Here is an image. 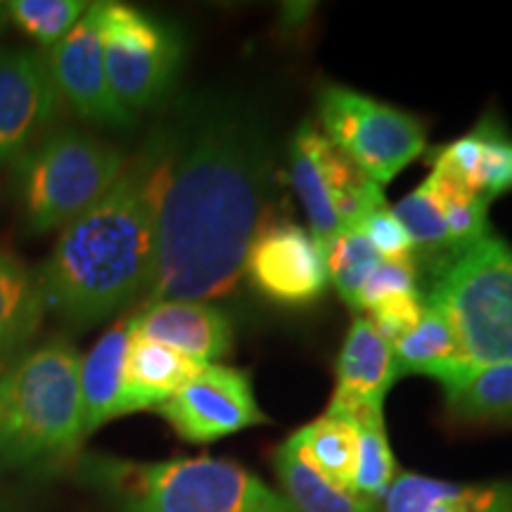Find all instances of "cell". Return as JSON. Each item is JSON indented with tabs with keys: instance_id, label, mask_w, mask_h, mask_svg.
<instances>
[{
	"instance_id": "1",
	"label": "cell",
	"mask_w": 512,
	"mask_h": 512,
	"mask_svg": "<svg viewBox=\"0 0 512 512\" xmlns=\"http://www.w3.org/2000/svg\"><path fill=\"white\" fill-rule=\"evenodd\" d=\"M155 209L147 299L214 302L245 273L271 181V147L252 110L197 93L178 100L140 150Z\"/></svg>"
},
{
	"instance_id": "2",
	"label": "cell",
	"mask_w": 512,
	"mask_h": 512,
	"mask_svg": "<svg viewBox=\"0 0 512 512\" xmlns=\"http://www.w3.org/2000/svg\"><path fill=\"white\" fill-rule=\"evenodd\" d=\"M155 209L136 157L91 209L60 230L38 268L48 313L72 330L105 323L150 292Z\"/></svg>"
},
{
	"instance_id": "3",
	"label": "cell",
	"mask_w": 512,
	"mask_h": 512,
	"mask_svg": "<svg viewBox=\"0 0 512 512\" xmlns=\"http://www.w3.org/2000/svg\"><path fill=\"white\" fill-rule=\"evenodd\" d=\"M81 358L53 337L10 363L0 377V467L38 475L76 458L86 439Z\"/></svg>"
},
{
	"instance_id": "4",
	"label": "cell",
	"mask_w": 512,
	"mask_h": 512,
	"mask_svg": "<svg viewBox=\"0 0 512 512\" xmlns=\"http://www.w3.org/2000/svg\"><path fill=\"white\" fill-rule=\"evenodd\" d=\"M76 470L117 512H294L283 494L233 460L83 456Z\"/></svg>"
},
{
	"instance_id": "5",
	"label": "cell",
	"mask_w": 512,
	"mask_h": 512,
	"mask_svg": "<svg viewBox=\"0 0 512 512\" xmlns=\"http://www.w3.org/2000/svg\"><path fill=\"white\" fill-rule=\"evenodd\" d=\"M126 164L117 145L83 128H55L8 169L24 230L48 235L69 226L119 181Z\"/></svg>"
},
{
	"instance_id": "6",
	"label": "cell",
	"mask_w": 512,
	"mask_h": 512,
	"mask_svg": "<svg viewBox=\"0 0 512 512\" xmlns=\"http://www.w3.org/2000/svg\"><path fill=\"white\" fill-rule=\"evenodd\" d=\"M425 304L446 318L472 366L512 363V247L484 238L430 275Z\"/></svg>"
},
{
	"instance_id": "7",
	"label": "cell",
	"mask_w": 512,
	"mask_h": 512,
	"mask_svg": "<svg viewBox=\"0 0 512 512\" xmlns=\"http://www.w3.org/2000/svg\"><path fill=\"white\" fill-rule=\"evenodd\" d=\"M114 95L133 117L155 110L174 91L183 67V38L152 12L126 3H93Z\"/></svg>"
},
{
	"instance_id": "8",
	"label": "cell",
	"mask_w": 512,
	"mask_h": 512,
	"mask_svg": "<svg viewBox=\"0 0 512 512\" xmlns=\"http://www.w3.org/2000/svg\"><path fill=\"white\" fill-rule=\"evenodd\" d=\"M290 181L320 247L387 207L380 185L370 181L313 121H304L292 136Z\"/></svg>"
},
{
	"instance_id": "9",
	"label": "cell",
	"mask_w": 512,
	"mask_h": 512,
	"mask_svg": "<svg viewBox=\"0 0 512 512\" xmlns=\"http://www.w3.org/2000/svg\"><path fill=\"white\" fill-rule=\"evenodd\" d=\"M320 128L380 188L425 150V128L413 114L347 86L318 91Z\"/></svg>"
},
{
	"instance_id": "10",
	"label": "cell",
	"mask_w": 512,
	"mask_h": 512,
	"mask_svg": "<svg viewBox=\"0 0 512 512\" xmlns=\"http://www.w3.org/2000/svg\"><path fill=\"white\" fill-rule=\"evenodd\" d=\"M157 413L190 444H211L268 422L245 370L219 363L204 366Z\"/></svg>"
},
{
	"instance_id": "11",
	"label": "cell",
	"mask_w": 512,
	"mask_h": 512,
	"mask_svg": "<svg viewBox=\"0 0 512 512\" xmlns=\"http://www.w3.org/2000/svg\"><path fill=\"white\" fill-rule=\"evenodd\" d=\"M62 95L41 50L0 53V169L60 128Z\"/></svg>"
},
{
	"instance_id": "12",
	"label": "cell",
	"mask_w": 512,
	"mask_h": 512,
	"mask_svg": "<svg viewBox=\"0 0 512 512\" xmlns=\"http://www.w3.org/2000/svg\"><path fill=\"white\" fill-rule=\"evenodd\" d=\"M242 275L261 297L280 306L318 302L330 283L316 238L290 221H275L256 230Z\"/></svg>"
},
{
	"instance_id": "13",
	"label": "cell",
	"mask_w": 512,
	"mask_h": 512,
	"mask_svg": "<svg viewBox=\"0 0 512 512\" xmlns=\"http://www.w3.org/2000/svg\"><path fill=\"white\" fill-rule=\"evenodd\" d=\"M48 64L62 102L79 117L105 128H131L136 124V117L117 100L107 79L93 3L67 38L48 50Z\"/></svg>"
},
{
	"instance_id": "14",
	"label": "cell",
	"mask_w": 512,
	"mask_h": 512,
	"mask_svg": "<svg viewBox=\"0 0 512 512\" xmlns=\"http://www.w3.org/2000/svg\"><path fill=\"white\" fill-rule=\"evenodd\" d=\"M399 377L392 342L366 316H358L337 356V387L325 413L349 418L354 425L384 415V399Z\"/></svg>"
},
{
	"instance_id": "15",
	"label": "cell",
	"mask_w": 512,
	"mask_h": 512,
	"mask_svg": "<svg viewBox=\"0 0 512 512\" xmlns=\"http://www.w3.org/2000/svg\"><path fill=\"white\" fill-rule=\"evenodd\" d=\"M126 320L136 335L166 344L204 366L221 361L233 347V325L228 313L209 302L147 299Z\"/></svg>"
},
{
	"instance_id": "16",
	"label": "cell",
	"mask_w": 512,
	"mask_h": 512,
	"mask_svg": "<svg viewBox=\"0 0 512 512\" xmlns=\"http://www.w3.org/2000/svg\"><path fill=\"white\" fill-rule=\"evenodd\" d=\"M432 169H441L467 185L484 202L512 190V138L496 121H482L432 155Z\"/></svg>"
},
{
	"instance_id": "17",
	"label": "cell",
	"mask_w": 512,
	"mask_h": 512,
	"mask_svg": "<svg viewBox=\"0 0 512 512\" xmlns=\"http://www.w3.org/2000/svg\"><path fill=\"white\" fill-rule=\"evenodd\" d=\"M202 368L204 363L195 361V358L131 332L124 363L121 415L157 411Z\"/></svg>"
},
{
	"instance_id": "18",
	"label": "cell",
	"mask_w": 512,
	"mask_h": 512,
	"mask_svg": "<svg viewBox=\"0 0 512 512\" xmlns=\"http://www.w3.org/2000/svg\"><path fill=\"white\" fill-rule=\"evenodd\" d=\"M48 316L41 278L27 261L0 247V366L34 349Z\"/></svg>"
},
{
	"instance_id": "19",
	"label": "cell",
	"mask_w": 512,
	"mask_h": 512,
	"mask_svg": "<svg viewBox=\"0 0 512 512\" xmlns=\"http://www.w3.org/2000/svg\"><path fill=\"white\" fill-rule=\"evenodd\" d=\"M382 512H512V484H458L401 472L382 498Z\"/></svg>"
},
{
	"instance_id": "20",
	"label": "cell",
	"mask_w": 512,
	"mask_h": 512,
	"mask_svg": "<svg viewBox=\"0 0 512 512\" xmlns=\"http://www.w3.org/2000/svg\"><path fill=\"white\" fill-rule=\"evenodd\" d=\"M128 339L131 328L128 320L121 318L81 358V406L86 437L110 420L121 418Z\"/></svg>"
},
{
	"instance_id": "21",
	"label": "cell",
	"mask_w": 512,
	"mask_h": 512,
	"mask_svg": "<svg viewBox=\"0 0 512 512\" xmlns=\"http://www.w3.org/2000/svg\"><path fill=\"white\" fill-rule=\"evenodd\" d=\"M444 387L451 415L482 425H512V363L463 366L437 380Z\"/></svg>"
},
{
	"instance_id": "22",
	"label": "cell",
	"mask_w": 512,
	"mask_h": 512,
	"mask_svg": "<svg viewBox=\"0 0 512 512\" xmlns=\"http://www.w3.org/2000/svg\"><path fill=\"white\" fill-rule=\"evenodd\" d=\"M299 458L320 477L339 489L351 491L358 463V427L349 418L320 415L292 434Z\"/></svg>"
},
{
	"instance_id": "23",
	"label": "cell",
	"mask_w": 512,
	"mask_h": 512,
	"mask_svg": "<svg viewBox=\"0 0 512 512\" xmlns=\"http://www.w3.org/2000/svg\"><path fill=\"white\" fill-rule=\"evenodd\" d=\"M275 475L283 486L285 501L294 512H377V505L347 489L330 484L299 458L292 439H285L273 453Z\"/></svg>"
},
{
	"instance_id": "24",
	"label": "cell",
	"mask_w": 512,
	"mask_h": 512,
	"mask_svg": "<svg viewBox=\"0 0 512 512\" xmlns=\"http://www.w3.org/2000/svg\"><path fill=\"white\" fill-rule=\"evenodd\" d=\"M394 361L399 368V375H427L432 380H439L448 370L467 363L460 354L458 339L453 335L451 325L439 311L425 304L420 323L411 332L396 339Z\"/></svg>"
},
{
	"instance_id": "25",
	"label": "cell",
	"mask_w": 512,
	"mask_h": 512,
	"mask_svg": "<svg viewBox=\"0 0 512 512\" xmlns=\"http://www.w3.org/2000/svg\"><path fill=\"white\" fill-rule=\"evenodd\" d=\"M392 211L413 242V264L418 266V271L425 268L432 275L456 256L439 202L425 183L403 197Z\"/></svg>"
},
{
	"instance_id": "26",
	"label": "cell",
	"mask_w": 512,
	"mask_h": 512,
	"mask_svg": "<svg viewBox=\"0 0 512 512\" xmlns=\"http://www.w3.org/2000/svg\"><path fill=\"white\" fill-rule=\"evenodd\" d=\"M425 185L432 190L434 200L439 202L456 254L489 238V219H486L489 202H484L458 178L441 169H432Z\"/></svg>"
},
{
	"instance_id": "27",
	"label": "cell",
	"mask_w": 512,
	"mask_h": 512,
	"mask_svg": "<svg viewBox=\"0 0 512 512\" xmlns=\"http://www.w3.org/2000/svg\"><path fill=\"white\" fill-rule=\"evenodd\" d=\"M358 427V463L351 482V494L375 503L382 501L396 479V460L389 446L384 415L356 422Z\"/></svg>"
},
{
	"instance_id": "28",
	"label": "cell",
	"mask_w": 512,
	"mask_h": 512,
	"mask_svg": "<svg viewBox=\"0 0 512 512\" xmlns=\"http://www.w3.org/2000/svg\"><path fill=\"white\" fill-rule=\"evenodd\" d=\"M320 249H323L328 278L337 287L339 297L349 306H356L363 283H366L368 275L382 261L380 254L375 252L373 245L356 228L342 230V233L335 235L328 245Z\"/></svg>"
},
{
	"instance_id": "29",
	"label": "cell",
	"mask_w": 512,
	"mask_h": 512,
	"mask_svg": "<svg viewBox=\"0 0 512 512\" xmlns=\"http://www.w3.org/2000/svg\"><path fill=\"white\" fill-rule=\"evenodd\" d=\"M91 3L83 0H10L5 3L12 22L34 38L38 46L55 48L86 15Z\"/></svg>"
},
{
	"instance_id": "30",
	"label": "cell",
	"mask_w": 512,
	"mask_h": 512,
	"mask_svg": "<svg viewBox=\"0 0 512 512\" xmlns=\"http://www.w3.org/2000/svg\"><path fill=\"white\" fill-rule=\"evenodd\" d=\"M418 266L413 264V259H382L375 266V271L368 275V280L363 283L361 292L356 299V311H370L373 306L387 302L392 297H401V294H415L420 292L418 285Z\"/></svg>"
},
{
	"instance_id": "31",
	"label": "cell",
	"mask_w": 512,
	"mask_h": 512,
	"mask_svg": "<svg viewBox=\"0 0 512 512\" xmlns=\"http://www.w3.org/2000/svg\"><path fill=\"white\" fill-rule=\"evenodd\" d=\"M356 230L373 245L380 259H413V242L392 209L382 207L373 211V214H368L366 219L358 223Z\"/></svg>"
},
{
	"instance_id": "32",
	"label": "cell",
	"mask_w": 512,
	"mask_h": 512,
	"mask_svg": "<svg viewBox=\"0 0 512 512\" xmlns=\"http://www.w3.org/2000/svg\"><path fill=\"white\" fill-rule=\"evenodd\" d=\"M0 512H5V510H3V508H0Z\"/></svg>"
}]
</instances>
